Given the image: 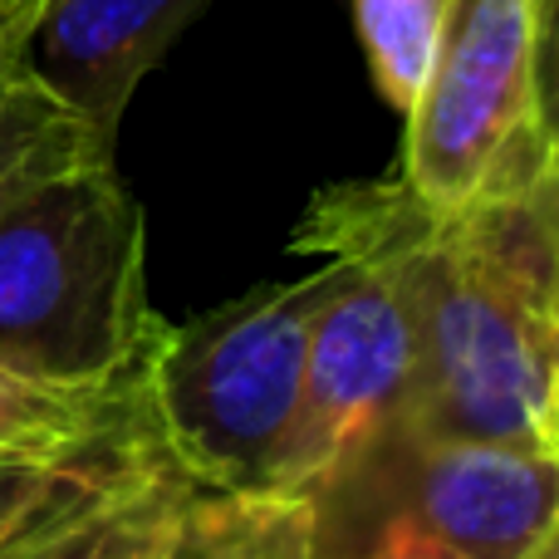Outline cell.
<instances>
[{"mask_svg": "<svg viewBox=\"0 0 559 559\" xmlns=\"http://www.w3.org/2000/svg\"><path fill=\"white\" fill-rule=\"evenodd\" d=\"M299 251L383 255L417 324L403 423L550 452L559 236L540 182L437 216L403 182H344L309 202Z\"/></svg>", "mask_w": 559, "mask_h": 559, "instance_id": "6da1fadb", "label": "cell"}, {"mask_svg": "<svg viewBox=\"0 0 559 559\" xmlns=\"http://www.w3.org/2000/svg\"><path fill=\"white\" fill-rule=\"evenodd\" d=\"M143 261V206L114 157L25 187L0 212V368L55 393L133 383L167 334Z\"/></svg>", "mask_w": 559, "mask_h": 559, "instance_id": "7a4b0ae2", "label": "cell"}, {"mask_svg": "<svg viewBox=\"0 0 559 559\" xmlns=\"http://www.w3.org/2000/svg\"><path fill=\"white\" fill-rule=\"evenodd\" d=\"M309 559H531L559 515L535 447L383 423L305 491Z\"/></svg>", "mask_w": 559, "mask_h": 559, "instance_id": "3957f363", "label": "cell"}, {"mask_svg": "<svg viewBox=\"0 0 559 559\" xmlns=\"http://www.w3.org/2000/svg\"><path fill=\"white\" fill-rule=\"evenodd\" d=\"M329 295V265L271 285L157 338L143 368L167 456L202 491H280L305 393L309 324Z\"/></svg>", "mask_w": 559, "mask_h": 559, "instance_id": "277c9868", "label": "cell"}, {"mask_svg": "<svg viewBox=\"0 0 559 559\" xmlns=\"http://www.w3.org/2000/svg\"><path fill=\"white\" fill-rule=\"evenodd\" d=\"M397 182L437 216L525 192L555 147L535 88V0H456L432 74L407 108Z\"/></svg>", "mask_w": 559, "mask_h": 559, "instance_id": "5b68a950", "label": "cell"}, {"mask_svg": "<svg viewBox=\"0 0 559 559\" xmlns=\"http://www.w3.org/2000/svg\"><path fill=\"white\" fill-rule=\"evenodd\" d=\"M417 324L403 275L383 255L329 261V295L309 324L305 393L280 496H305L348 447L397 423L413 397Z\"/></svg>", "mask_w": 559, "mask_h": 559, "instance_id": "8992f818", "label": "cell"}, {"mask_svg": "<svg viewBox=\"0 0 559 559\" xmlns=\"http://www.w3.org/2000/svg\"><path fill=\"white\" fill-rule=\"evenodd\" d=\"M216 5L222 0H45L20 45V69L114 143L138 84Z\"/></svg>", "mask_w": 559, "mask_h": 559, "instance_id": "52a82bcc", "label": "cell"}, {"mask_svg": "<svg viewBox=\"0 0 559 559\" xmlns=\"http://www.w3.org/2000/svg\"><path fill=\"white\" fill-rule=\"evenodd\" d=\"M157 559H309V506L305 496L197 486L177 506Z\"/></svg>", "mask_w": 559, "mask_h": 559, "instance_id": "ba28073f", "label": "cell"}, {"mask_svg": "<svg viewBox=\"0 0 559 559\" xmlns=\"http://www.w3.org/2000/svg\"><path fill=\"white\" fill-rule=\"evenodd\" d=\"M88 157H114V143H104L45 84H35L20 59H0V212L25 187Z\"/></svg>", "mask_w": 559, "mask_h": 559, "instance_id": "9c48e42d", "label": "cell"}, {"mask_svg": "<svg viewBox=\"0 0 559 559\" xmlns=\"http://www.w3.org/2000/svg\"><path fill=\"white\" fill-rule=\"evenodd\" d=\"M452 10L456 0H354L368 74L397 114H407L423 94Z\"/></svg>", "mask_w": 559, "mask_h": 559, "instance_id": "30bf717a", "label": "cell"}, {"mask_svg": "<svg viewBox=\"0 0 559 559\" xmlns=\"http://www.w3.org/2000/svg\"><path fill=\"white\" fill-rule=\"evenodd\" d=\"M535 88L545 138L559 153V0H535Z\"/></svg>", "mask_w": 559, "mask_h": 559, "instance_id": "8fae6325", "label": "cell"}, {"mask_svg": "<svg viewBox=\"0 0 559 559\" xmlns=\"http://www.w3.org/2000/svg\"><path fill=\"white\" fill-rule=\"evenodd\" d=\"M114 393L118 388H108V393H55V388H35L0 368V417H74V413L108 403Z\"/></svg>", "mask_w": 559, "mask_h": 559, "instance_id": "7c38bea8", "label": "cell"}, {"mask_svg": "<svg viewBox=\"0 0 559 559\" xmlns=\"http://www.w3.org/2000/svg\"><path fill=\"white\" fill-rule=\"evenodd\" d=\"M192 491H197V486H187V491H177V496H167V501L147 506V511H143V515H133V521H128L123 531H118L114 540H108L94 559H157V555H163L167 525H173L177 506H182Z\"/></svg>", "mask_w": 559, "mask_h": 559, "instance_id": "4fadbf2b", "label": "cell"}, {"mask_svg": "<svg viewBox=\"0 0 559 559\" xmlns=\"http://www.w3.org/2000/svg\"><path fill=\"white\" fill-rule=\"evenodd\" d=\"M45 0H0V59H20L29 25H35Z\"/></svg>", "mask_w": 559, "mask_h": 559, "instance_id": "5bb4252c", "label": "cell"}, {"mask_svg": "<svg viewBox=\"0 0 559 559\" xmlns=\"http://www.w3.org/2000/svg\"><path fill=\"white\" fill-rule=\"evenodd\" d=\"M540 197H545V212H550L555 236H559V153L550 157V167H545V177H540Z\"/></svg>", "mask_w": 559, "mask_h": 559, "instance_id": "9a60e30c", "label": "cell"}, {"mask_svg": "<svg viewBox=\"0 0 559 559\" xmlns=\"http://www.w3.org/2000/svg\"><path fill=\"white\" fill-rule=\"evenodd\" d=\"M550 456L559 462V358H555V388H550Z\"/></svg>", "mask_w": 559, "mask_h": 559, "instance_id": "2e32d148", "label": "cell"}, {"mask_svg": "<svg viewBox=\"0 0 559 559\" xmlns=\"http://www.w3.org/2000/svg\"><path fill=\"white\" fill-rule=\"evenodd\" d=\"M531 559H559V515H555V525L545 531V540L535 545V555Z\"/></svg>", "mask_w": 559, "mask_h": 559, "instance_id": "e0dca14e", "label": "cell"}]
</instances>
